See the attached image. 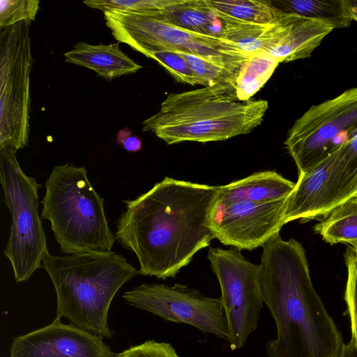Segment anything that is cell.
Masks as SVG:
<instances>
[{
  "instance_id": "6da1fadb",
  "label": "cell",
  "mask_w": 357,
  "mask_h": 357,
  "mask_svg": "<svg viewBox=\"0 0 357 357\" xmlns=\"http://www.w3.org/2000/svg\"><path fill=\"white\" fill-rule=\"evenodd\" d=\"M218 186L165 177L149 191L123 200L116 240L137 256L139 273L175 278L214 238L208 215Z\"/></svg>"
},
{
  "instance_id": "7a4b0ae2",
  "label": "cell",
  "mask_w": 357,
  "mask_h": 357,
  "mask_svg": "<svg viewBox=\"0 0 357 357\" xmlns=\"http://www.w3.org/2000/svg\"><path fill=\"white\" fill-rule=\"evenodd\" d=\"M260 283L277 335L266 344L268 357H338L344 344L310 278L306 253L280 232L262 246Z\"/></svg>"
},
{
  "instance_id": "3957f363",
  "label": "cell",
  "mask_w": 357,
  "mask_h": 357,
  "mask_svg": "<svg viewBox=\"0 0 357 357\" xmlns=\"http://www.w3.org/2000/svg\"><path fill=\"white\" fill-rule=\"evenodd\" d=\"M56 294V318L68 319L81 329L111 339L107 322L118 291L139 271L113 251L54 256L43 259Z\"/></svg>"
},
{
  "instance_id": "277c9868",
  "label": "cell",
  "mask_w": 357,
  "mask_h": 357,
  "mask_svg": "<svg viewBox=\"0 0 357 357\" xmlns=\"http://www.w3.org/2000/svg\"><path fill=\"white\" fill-rule=\"evenodd\" d=\"M268 107L265 100L240 101L229 86H204L169 93L158 112L143 121L142 130L167 144L224 141L259 126Z\"/></svg>"
},
{
  "instance_id": "5b68a950",
  "label": "cell",
  "mask_w": 357,
  "mask_h": 357,
  "mask_svg": "<svg viewBox=\"0 0 357 357\" xmlns=\"http://www.w3.org/2000/svg\"><path fill=\"white\" fill-rule=\"evenodd\" d=\"M41 218L48 220L62 252L112 251L116 237L106 218L104 199L84 167L55 166L45 183Z\"/></svg>"
},
{
  "instance_id": "8992f818",
  "label": "cell",
  "mask_w": 357,
  "mask_h": 357,
  "mask_svg": "<svg viewBox=\"0 0 357 357\" xmlns=\"http://www.w3.org/2000/svg\"><path fill=\"white\" fill-rule=\"evenodd\" d=\"M16 152L0 148V179L12 218L3 253L11 264L15 280L21 282L28 280L42 266L48 250L38 213V191L41 185L23 172Z\"/></svg>"
},
{
  "instance_id": "52a82bcc",
  "label": "cell",
  "mask_w": 357,
  "mask_h": 357,
  "mask_svg": "<svg viewBox=\"0 0 357 357\" xmlns=\"http://www.w3.org/2000/svg\"><path fill=\"white\" fill-rule=\"evenodd\" d=\"M29 21L1 29L0 148L17 151L28 144L30 74L33 64Z\"/></svg>"
},
{
  "instance_id": "ba28073f",
  "label": "cell",
  "mask_w": 357,
  "mask_h": 357,
  "mask_svg": "<svg viewBox=\"0 0 357 357\" xmlns=\"http://www.w3.org/2000/svg\"><path fill=\"white\" fill-rule=\"evenodd\" d=\"M357 133V87L312 105L294 123L284 145L304 175Z\"/></svg>"
},
{
  "instance_id": "9c48e42d",
  "label": "cell",
  "mask_w": 357,
  "mask_h": 357,
  "mask_svg": "<svg viewBox=\"0 0 357 357\" xmlns=\"http://www.w3.org/2000/svg\"><path fill=\"white\" fill-rule=\"evenodd\" d=\"M207 259L220 284L228 342L234 351L245 345L258 326L264 303L260 265L247 260L237 248H210Z\"/></svg>"
},
{
  "instance_id": "30bf717a",
  "label": "cell",
  "mask_w": 357,
  "mask_h": 357,
  "mask_svg": "<svg viewBox=\"0 0 357 357\" xmlns=\"http://www.w3.org/2000/svg\"><path fill=\"white\" fill-rule=\"evenodd\" d=\"M357 197V154L349 141L304 175L287 197L284 223L326 217Z\"/></svg>"
},
{
  "instance_id": "8fae6325",
  "label": "cell",
  "mask_w": 357,
  "mask_h": 357,
  "mask_svg": "<svg viewBox=\"0 0 357 357\" xmlns=\"http://www.w3.org/2000/svg\"><path fill=\"white\" fill-rule=\"evenodd\" d=\"M130 305L165 321L189 324L201 331L229 342V332L220 298L204 296L185 285L148 283L126 291Z\"/></svg>"
},
{
  "instance_id": "7c38bea8",
  "label": "cell",
  "mask_w": 357,
  "mask_h": 357,
  "mask_svg": "<svg viewBox=\"0 0 357 357\" xmlns=\"http://www.w3.org/2000/svg\"><path fill=\"white\" fill-rule=\"evenodd\" d=\"M287 199L260 204L216 195L208 215L214 238L240 250L262 247L285 225Z\"/></svg>"
},
{
  "instance_id": "4fadbf2b",
  "label": "cell",
  "mask_w": 357,
  "mask_h": 357,
  "mask_svg": "<svg viewBox=\"0 0 357 357\" xmlns=\"http://www.w3.org/2000/svg\"><path fill=\"white\" fill-rule=\"evenodd\" d=\"M102 339L56 317L45 327L14 337L9 357H119Z\"/></svg>"
},
{
  "instance_id": "5bb4252c",
  "label": "cell",
  "mask_w": 357,
  "mask_h": 357,
  "mask_svg": "<svg viewBox=\"0 0 357 357\" xmlns=\"http://www.w3.org/2000/svg\"><path fill=\"white\" fill-rule=\"evenodd\" d=\"M222 38L235 44L248 55L270 54L288 36L296 15L284 13L274 22L257 24L238 20L222 14Z\"/></svg>"
},
{
  "instance_id": "9a60e30c",
  "label": "cell",
  "mask_w": 357,
  "mask_h": 357,
  "mask_svg": "<svg viewBox=\"0 0 357 357\" xmlns=\"http://www.w3.org/2000/svg\"><path fill=\"white\" fill-rule=\"evenodd\" d=\"M119 43L91 45L79 42L64 54L65 61L91 69L108 80L140 70L142 66L126 55L119 48Z\"/></svg>"
},
{
  "instance_id": "2e32d148",
  "label": "cell",
  "mask_w": 357,
  "mask_h": 357,
  "mask_svg": "<svg viewBox=\"0 0 357 357\" xmlns=\"http://www.w3.org/2000/svg\"><path fill=\"white\" fill-rule=\"evenodd\" d=\"M153 15L183 29L222 38V15L207 0H167Z\"/></svg>"
},
{
  "instance_id": "e0dca14e",
  "label": "cell",
  "mask_w": 357,
  "mask_h": 357,
  "mask_svg": "<svg viewBox=\"0 0 357 357\" xmlns=\"http://www.w3.org/2000/svg\"><path fill=\"white\" fill-rule=\"evenodd\" d=\"M295 183L275 171H263L218 186L217 197L268 203L287 199Z\"/></svg>"
},
{
  "instance_id": "ac0fdd59",
  "label": "cell",
  "mask_w": 357,
  "mask_h": 357,
  "mask_svg": "<svg viewBox=\"0 0 357 357\" xmlns=\"http://www.w3.org/2000/svg\"><path fill=\"white\" fill-rule=\"evenodd\" d=\"M333 29L323 22L296 15L288 36L271 54L280 63L308 58Z\"/></svg>"
},
{
  "instance_id": "d6986e66",
  "label": "cell",
  "mask_w": 357,
  "mask_h": 357,
  "mask_svg": "<svg viewBox=\"0 0 357 357\" xmlns=\"http://www.w3.org/2000/svg\"><path fill=\"white\" fill-rule=\"evenodd\" d=\"M281 11L323 22L333 29L347 28L353 18L346 0H275Z\"/></svg>"
},
{
  "instance_id": "ffe728a7",
  "label": "cell",
  "mask_w": 357,
  "mask_h": 357,
  "mask_svg": "<svg viewBox=\"0 0 357 357\" xmlns=\"http://www.w3.org/2000/svg\"><path fill=\"white\" fill-rule=\"evenodd\" d=\"M314 230L330 244L357 242V197H354L333 209L315 225Z\"/></svg>"
},
{
  "instance_id": "44dd1931",
  "label": "cell",
  "mask_w": 357,
  "mask_h": 357,
  "mask_svg": "<svg viewBox=\"0 0 357 357\" xmlns=\"http://www.w3.org/2000/svg\"><path fill=\"white\" fill-rule=\"evenodd\" d=\"M279 63L270 54L251 55L237 72L235 88L237 98L243 102L250 100L267 82Z\"/></svg>"
},
{
  "instance_id": "7402d4cb",
  "label": "cell",
  "mask_w": 357,
  "mask_h": 357,
  "mask_svg": "<svg viewBox=\"0 0 357 357\" xmlns=\"http://www.w3.org/2000/svg\"><path fill=\"white\" fill-rule=\"evenodd\" d=\"M218 12L232 18L251 23L268 24L279 20L284 12L272 1L207 0Z\"/></svg>"
},
{
  "instance_id": "603a6c76",
  "label": "cell",
  "mask_w": 357,
  "mask_h": 357,
  "mask_svg": "<svg viewBox=\"0 0 357 357\" xmlns=\"http://www.w3.org/2000/svg\"><path fill=\"white\" fill-rule=\"evenodd\" d=\"M175 52L179 53L185 59L194 73L206 83V86L223 85L235 89L237 73L194 54L183 52Z\"/></svg>"
},
{
  "instance_id": "cb8c5ba5",
  "label": "cell",
  "mask_w": 357,
  "mask_h": 357,
  "mask_svg": "<svg viewBox=\"0 0 357 357\" xmlns=\"http://www.w3.org/2000/svg\"><path fill=\"white\" fill-rule=\"evenodd\" d=\"M144 55L159 63L178 82L206 86V83L194 73L185 59L179 53L170 50H160L148 52Z\"/></svg>"
},
{
  "instance_id": "d4e9b609",
  "label": "cell",
  "mask_w": 357,
  "mask_h": 357,
  "mask_svg": "<svg viewBox=\"0 0 357 357\" xmlns=\"http://www.w3.org/2000/svg\"><path fill=\"white\" fill-rule=\"evenodd\" d=\"M38 0H1L0 28H4L22 21H33L39 10Z\"/></svg>"
},
{
  "instance_id": "484cf974",
  "label": "cell",
  "mask_w": 357,
  "mask_h": 357,
  "mask_svg": "<svg viewBox=\"0 0 357 357\" xmlns=\"http://www.w3.org/2000/svg\"><path fill=\"white\" fill-rule=\"evenodd\" d=\"M344 258L347 268L344 300L350 319L351 338L357 344V258L352 248H347Z\"/></svg>"
},
{
  "instance_id": "4316f807",
  "label": "cell",
  "mask_w": 357,
  "mask_h": 357,
  "mask_svg": "<svg viewBox=\"0 0 357 357\" xmlns=\"http://www.w3.org/2000/svg\"><path fill=\"white\" fill-rule=\"evenodd\" d=\"M167 2V0H87L83 3L91 8L100 9L103 12L109 9H117L154 14Z\"/></svg>"
},
{
  "instance_id": "83f0119b",
  "label": "cell",
  "mask_w": 357,
  "mask_h": 357,
  "mask_svg": "<svg viewBox=\"0 0 357 357\" xmlns=\"http://www.w3.org/2000/svg\"><path fill=\"white\" fill-rule=\"evenodd\" d=\"M119 357H180L175 349L167 342L154 340L132 346L119 353Z\"/></svg>"
},
{
  "instance_id": "f1b7e54d",
  "label": "cell",
  "mask_w": 357,
  "mask_h": 357,
  "mask_svg": "<svg viewBox=\"0 0 357 357\" xmlns=\"http://www.w3.org/2000/svg\"><path fill=\"white\" fill-rule=\"evenodd\" d=\"M116 142L128 152H137L142 146L141 138L132 135V131L128 128H123L116 133Z\"/></svg>"
},
{
  "instance_id": "f546056e",
  "label": "cell",
  "mask_w": 357,
  "mask_h": 357,
  "mask_svg": "<svg viewBox=\"0 0 357 357\" xmlns=\"http://www.w3.org/2000/svg\"><path fill=\"white\" fill-rule=\"evenodd\" d=\"M338 357H357V344L353 338L343 345Z\"/></svg>"
},
{
  "instance_id": "4dcf8cb0",
  "label": "cell",
  "mask_w": 357,
  "mask_h": 357,
  "mask_svg": "<svg viewBox=\"0 0 357 357\" xmlns=\"http://www.w3.org/2000/svg\"><path fill=\"white\" fill-rule=\"evenodd\" d=\"M353 21L357 22V0H346Z\"/></svg>"
},
{
  "instance_id": "1f68e13d",
  "label": "cell",
  "mask_w": 357,
  "mask_h": 357,
  "mask_svg": "<svg viewBox=\"0 0 357 357\" xmlns=\"http://www.w3.org/2000/svg\"><path fill=\"white\" fill-rule=\"evenodd\" d=\"M352 245V248L354 249V252H355V254H356V258H357V242L354 243Z\"/></svg>"
},
{
  "instance_id": "d6a6232c",
  "label": "cell",
  "mask_w": 357,
  "mask_h": 357,
  "mask_svg": "<svg viewBox=\"0 0 357 357\" xmlns=\"http://www.w3.org/2000/svg\"></svg>"
}]
</instances>
